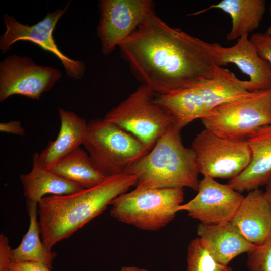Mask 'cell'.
<instances>
[{
    "label": "cell",
    "mask_w": 271,
    "mask_h": 271,
    "mask_svg": "<svg viewBox=\"0 0 271 271\" xmlns=\"http://www.w3.org/2000/svg\"><path fill=\"white\" fill-rule=\"evenodd\" d=\"M119 47L136 76L156 95L209 79L217 66L213 43L169 26L154 10Z\"/></svg>",
    "instance_id": "6da1fadb"
},
{
    "label": "cell",
    "mask_w": 271,
    "mask_h": 271,
    "mask_svg": "<svg viewBox=\"0 0 271 271\" xmlns=\"http://www.w3.org/2000/svg\"><path fill=\"white\" fill-rule=\"evenodd\" d=\"M137 178L125 173L109 176L100 184L66 195H50L38 204V219L42 242L52 251L111 205L112 201L136 186Z\"/></svg>",
    "instance_id": "7a4b0ae2"
},
{
    "label": "cell",
    "mask_w": 271,
    "mask_h": 271,
    "mask_svg": "<svg viewBox=\"0 0 271 271\" xmlns=\"http://www.w3.org/2000/svg\"><path fill=\"white\" fill-rule=\"evenodd\" d=\"M180 133L171 125L129 168L127 173L136 176V187L198 191L200 171L196 156L191 148L183 145Z\"/></svg>",
    "instance_id": "3957f363"
},
{
    "label": "cell",
    "mask_w": 271,
    "mask_h": 271,
    "mask_svg": "<svg viewBox=\"0 0 271 271\" xmlns=\"http://www.w3.org/2000/svg\"><path fill=\"white\" fill-rule=\"evenodd\" d=\"M82 145L93 165L105 177L127 173L150 151L134 136L104 118L87 122Z\"/></svg>",
    "instance_id": "277c9868"
},
{
    "label": "cell",
    "mask_w": 271,
    "mask_h": 271,
    "mask_svg": "<svg viewBox=\"0 0 271 271\" xmlns=\"http://www.w3.org/2000/svg\"><path fill=\"white\" fill-rule=\"evenodd\" d=\"M183 199L181 188L136 187L112 201L110 214L118 221L139 229L156 231L174 219Z\"/></svg>",
    "instance_id": "5b68a950"
},
{
    "label": "cell",
    "mask_w": 271,
    "mask_h": 271,
    "mask_svg": "<svg viewBox=\"0 0 271 271\" xmlns=\"http://www.w3.org/2000/svg\"><path fill=\"white\" fill-rule=\"evenodd\" d=\"M156 95L142 84L104 119L129 133L151 150L173 122L171 115L156 103Z\"/></svg>",
    "instance_id": "8992f818"
},
{
    "label": "cell",
    "mask_w": 271,
    "mask_h": 271,
    "mask_svg": "<svg viewBox=\"0 0 271 271\" xmlns=\"http://www.w3.org/2000/svg\"><path fill=\"white\" fill-rule=\"evenodd\" d=\"M205 128L223 138L247 140L271 124V89L251 92L244 98L214 108L201 119Z\"/></svg>",
    "instance_id": "52a82bcc"
},
{
    "label": "cell",
    "mask_w": 271,
    "mask_h": 271,
    "mask_svg": "<svg viewBox=\"0 0 271 271\" xmlns=\"http://www.w3.org/2000/svg\"><path fill=\"white\" fill-rule=\"evenodd\" d=\"M191 148L200 173L213 179H232L240 174L251 161L247 140L223 138L205 128L197 134Z\"/></svg>",
    "instance_id": "ba28073f"
},
{
    "label": "cell",
    "mask_w": 271,
    "mask_h": 271,
    "mask_svg": "<svg viewBox=\"0 0 271 271\" xmlns=\"http://www.w3.org/2000/svg\"><path fill=\"white\" fill-rule=\"evenodd\" d=\"M70 4L69 2L63 9H57L54 12L48 13L43 20L32 26L23 24L14 16L5 14L4 22L6 31L0 38L2 53H6L11 46L18 41H29L56 56L69 77L76 80L81 79L85 72V63L65 55L58 48L53 36L56 24L67 11Z\"/></svg>",
    "instance_id": "9c48e42d"
},
{
    "label": "cell",
    "mask_w": 271,
    "mask_h": 271,
    "mask_svg": "<svg viewBox=\"0 0 271 271\" xmlns=\"http://www.w3.org/2000/svg\"><path fill=\"white\" fill-rule=\"evenodd\" d=\"M61 76L53 67L37 65L28 57L10 55L0 63V101L14 95L39 100Z\"/></svg>",
    "instance_id": "30bf717a"
},
{
    "label": "cell",
    "mask_w": 271,
    "mask_h": 271,
    "mask_svg": "<svg viewBox=\"0 0 271 271\" xmlns=\"http://www.w3.org/2000/svg\"><path fill=\"white\" fill-rule=\"evenodd\" d=\"M99 6L97 35L105 55L119 46L154 10L150 0H103Z\"/></svg>",
    "instance_id": "8fae6325"
},
{
    "label": "cell",
    "mask_w": 271,
    "mask_h": 271,
    "mask_svg": "<svg viewBox=\"0 0 271 271\" xmlns=\"http://www.w3.org/2000/svg\"><path fill=\"white\" fill-rule=\"evenodd\" d=\"M197 191L195 197L180 205L177 212L186 211L190 217L206 225L231 222L244 197L227 184L207 176L199 181Z\"/></svg>",
    "instance_id": "7c38bea8"
},
{
    "label": "cell",
    "mask_w": 271,
    "mask_h": 271,
    "mask_svg": "<svg viewBox=\"0 0 271 271\" xmlns=\"http://www.w3.org/2000/svg\"><path fill=\"white\" fill-rule=\"evenodd\" d=\"M217 65L222 67L228 63L236 65L249 76L247 89L249 92L271 89V65L259 55L255 47L244 35L231 47H223L213 43Z\"/></svg>",
    "instance_id": "4fadbf2b"
},
{
    "label": "cell",
    "mask_w": 271,
    "mask_h": 271,
    "mask_svg": "<svg viewBox=\"0 0 271 271\" xmlns=\"http://www.w3.org/2000/svg\"><path fill=\"white\" fill-rule=\"evenodd\" d=\"M247 141L251 151L250 162L227 183L239 193L259 189L271 181V124L260 128Z\"/></svg>",
    "instance_id": "5bb4252c"
},
{
    "label": "cell",
    "mask_w": 271,
    "mask_h": 271,
    "mask_svg": "<svg viewBox=\"0 0 271 271\" xmlns=\"http://www.w3.org/2000/svg\"><path fill=\"white\" fill-rule=\"evenodd\" d=\"M231 222L250 243H264L271 235V211L264 192L260 189L248 192Z\"/></svg>",
    "instance_id": "9a60e30c"
},
{
    "label": "cell",
    "mask_w": 271,
    "mask_h": 271,
    "mask_svg": "<svg viewBox=\"0 0 271 271\" xmlns=\"http://www.w3.org/2000/svg\"><path fill=\"white\" fill-rule=\"evenodd\" d=\"M197 233L211 255L225 265H228L235 257L249 252L256 246L248 241L231 222L218 225L200 223Z\"/></svg>",
    "instance_id": "2e32d148"
},
{
    "label": "cell",
    "mask_w": 271,
    "mask_h": 271,
    "mask_svg": "<svg viewBox=\"0 0 271 271\" xmlns=\"http://www.w3.org/2000/svg\"><path fill=\"white\" fill-rule=\"evenodd\" d=\"M60 128L57 137L39 154L40 164L50 169L61 159L83 144L87 123L75 113L58 108Z\"/></svg>",
    "instance_id": "e0dca14e"
},
{
    "label": "cell",
    "mask_w": 271,
    "mask_h": 271,
    "mask_svg": "<svg viewBox=\"0 0 271 271\" xmlns=\"http://www.w3.org/2000/svg\"><path fill=\"white\" fill-rule=\"evenodd\" d=\"M38 156L37 153L33 155L31 171L20 176L27 203L38 204L46 195H66L82 189L43 167L39 162Z\"/></svg>",
    "instance_id": "ac0fdd59"
},
{
    "label": "cell",
    "mask_w": 271,
    "mask_h": 271,
    "mask_svg": "<svg viewBox=\"0 0 271 271\" xmlns=\"http://www.w3.org/2000/svg\"><path fill=\"white\" fill-rule=\"evenodd\" d=\"M155 101L173 118V126L181 130L197 119L209 116L211 112L193 86L165 94L156 95Z\"/></svg>",
    "instance_id": "d6986e66"
},
{
    "label": "cell",
    "mask_w": 271,
    "mask_h": 271,
    "mask_svg": "<svg viewBox=\"0 0 271 271\" xmlns=\"http://www.w3.org/2000/svg\"><path fill=\"white\" fill-rule=\"evenodd\" d=\"M247 81L239 79L229 70L216 66L213 77L193 85L210 111L217 107L249 95Z\"/></svg>",
    "instance_id": "ffe728a7"
},
{
    "label": "cell",
    "mask_w": 271,
    "mask_h": 271,
    "mask_svg": "<svg viewBox=\"0 0 271 271\" xmlns=\"http://www.w3.org/2000/svg\"><path fill=\"white\" fill-rule=\"evenodd\" d=\"M219 9L228 14L232 19V28L227 35L228 40L238 39L257 29L266 10L264 0H222L205 10L200 14L212 9Z\"/></svg>",
    "instance_id": "44dd1931"
},
{
    "label": "cell",
    "mask_w": 271,
    "mask_h": 271,
    "mask_svg": "<svg viewBox=\"0 0 271 271\" xmlns=\"http://www.w3.org/2000/svg\"><path fill=\"white\" fill-rule=\"evenodd\" d=\"M30 218L28 230L19 245L11 250L12 262L34 261L43 263L52 269L57 253L49 251L44 246L40 235L38 221V204L27 203Z\"/></svg>",
    "instance_id": "7402d4cb"
},
{
    "label": "cell",
    "mask_w": 271,
    "mask_h": 271,
    "mask_svg": "<svg viewBox=\"0 0 271 271\" xmlns=\"http://www.w3.org/2000/svg\"><path fill=\"white\" fill-rule=\"evenodd\" d=\"M50 170L82 188L95 186L106 178L93 165L87 151L80 147L61 159Z\"/></svg>",
    "instance_id": "603a6c76"
},
{
    "label": "cell",
    "mask_w": 271,
    "mask_h": 271,
    "mask_svg": "<svg viewBox=\"0 0 271 271\" xmlns=\"http://www.w3.org/2000/svg\"><path fill=\"white\" fill-rule=\"evenodd\" d=\"M186 271H233L217 261L208 251L199 237L192 240L187 252Z\"/></svg>",
    "instance_id": "cb8c5ba5"
},
{
    "label": "cell",
    "mask_w": 271,
    "mask_h": 271,
    "mask_svg": "<svg viewBox=\"0 0 271 271\" xmlns=\"http://www.w3.org/2000/svg\"><path fill=\"white\" fill-rule=\"evenodd\" d=\"M247 266L248 271H271V235L247 252Z\"/></svg>",
    "instance_id": "d4e9b609"
},
{
    "label": "cell",
    "mask_w": 271,
    "mask_h": 271,
    "mask_svg": "<svg viewBox=\"0 0 271 271\" xmlns=\"http://www.w3.org/2000/svg\"><path fill=\"white\" fill-rule=\"evenodd\" d=\"M250 40L255 47L259 55L271 65V26L265 33H256Z\"/></svg>",
    "instance_id": "484cf974"
},
{
    "label": "cell",
    "mask_w": 271,
    "mask_h": 271,
    "mask_svg": "<svg viewBox=\"0 0 271 271\" xmlns=\"http://www.w3.org/2000/svg\"><path fill=\"white\" fill-rule=\"evenodd\" d=\"M12 248L9 241L4 234L0 235V271H10Z\"/></svg>",
    "instance_id": "4316f807"
},
{
    "label": "cell",
    "mask_w": 271,
    "mask_h": 271,
    "mask_svg": "<svg viewBox=\"0 0 271 271\" xmlns=\"http://www.w3.org/2000/svg\"><path fill=\"white\" fill-rule=\"evenodd\" d=\"M10 271H52L46 265L34 261L12 262Z\"/></svg>",
    "instance_id": "83f0119b"
},
{
    "label": "cell",
    "mask_w": 271,
    "mask_h": 271,
    "mask_svg": "<svg viewBox=\"0 0 271 271\" xmlns=\"http://www.w3.org/2000/svg\"><path fill=\"white\" fill-rule=\"evenodd\" d=\"M0 131L3 132L23 136L25 130L20 121L12 120L0 123Z\"/></svg>",
    "instance_id": "f1b7e54d"
},
{
    "label": "cell",
    "mask_w": 271,
    "mask_h": 271,
    "mask_svg": "<svg viewBox=\"0 0 271 271\" xmlns=\"http://www.w3.org/2000/svg\"><path fill=\"white\" fill-rule=\"evenodd\" d=\"M264 192L271 211V181L266 185L265 191Z\"/></svg>",
    "instance_id": "f546056e"
},
{
    "label": "cell",
    "mask_w": 271,
    "mask_h": 271,
    "mask_svg": "<svg viewBox=\"0 0 271 271\" xmlns=\"http://www.w3.org/2000/svg\"><path fill=\"white\" fill-rule=\"evenodd\" d=\"M119 271H151L145 268H139L135 266H122Z\"/></svg>",
    "instance_id": "4dcf8cb0"
}]
</instances>
